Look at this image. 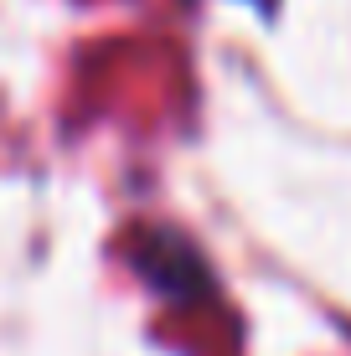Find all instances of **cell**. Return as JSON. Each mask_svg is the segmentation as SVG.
<instances>
[{"label":"cell","instance_id":"cell-1","mask_svg":"<svg viewBox=\"0 0 351 356\" xmlns=\"http://www.w3.org/2000/svg\"><path fill=\"white\" fill-rule=\"evenodd\" d=\"M135 268L161 294H171V300H181V305H197V300L212 294L207 259H202L181 232H171V227H145L140 232V238H135Z\"/></svg>","mask_w":351,"mask_h":356}]
</instances>
